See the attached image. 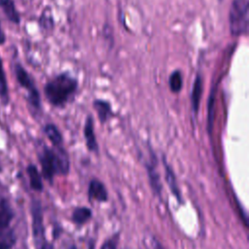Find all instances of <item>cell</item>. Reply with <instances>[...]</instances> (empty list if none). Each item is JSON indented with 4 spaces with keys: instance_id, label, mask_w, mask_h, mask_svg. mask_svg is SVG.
I'll return each instance as SVG.
<instances>
[{
    "instance_id": "cell-8",
    "label": "cell",
    "mask_w": 249,
    "mask_h": 249,
    "mask_svg": "<svg viewBox=\"0 0 249 249\" xmlns=\"http://www.w3.org/2000/svg\"><path fill=\"white\" fill-rule=\"evenodd\" d=\"M14 216L15 213L9 201L5 198H0V231L11 229Z\"/></svg>"
},
{
    "instance_id": "cell-21",
    "label": "cell",
    "mask_w": 249,
    "mask_h": 249,
    "mask_svg": "<svg viewBox=\"0 0 249 249\" xmlns=\"http://www.w3.org/2000/svg\"><path fill=\"white\" fill-rule=\"evenodd\" d=\"M5 42H6V35H5V32L2 29L1 21H0V46L3 45Z\"/></svg>"
},
{
    "instance_id": "cell-9",
    "label": "cell",
    "mask_w": 249,
    "mask_h": 249,
    "mask_svg": "<svg viewBox=\"0 0 249 249\" xmlns=\"http://www.w3.org/2000/svg\"><path fill=\"white\" fill-rule=\"evenodd\" d=\"M84 136L86 140V145L89 151L90 152H98V144L96 141L95 133H94V124L91 116H88L85 125H84Z\"/></svg>"
},
{
    "instance_id": "cell-20",
    "label": "cell",
    "mask_w": 249,
    "mask_h": 249,
    "mask_svg": "<svg viewBox=\"0 0 249 249\" xmlns=\"http://www.w3.org/2000/svg\"><path fill=\"white\" fill-rule=\"evenodd\" d=\"M213 107H214V90L211 92L209 96V104H208V116H207V130L210 134L213 127Z\"/></svg>"
},
{
    "instance_id": "cell-10",
    "label": "cell",
    "mask_w": 249,
    "mask_h": 249,
    "mask_svg": "<svg viewBox=\"0 0 249 249\" xmlns=\"http://www.w3.org/2000/svg\"><path fill=\"white\" fill-rule=\"evenodd\" d=\"M146 169H147L149 183H150V186H151V188L153 190V193L155 194V196L160 197L161 188L162 187H161L160 175H159V172L157 170V167H156L154 160H153L152 162H147L146 163Z\"/></svg>"
},
{
    "instance_id": "cell-22",
    "label": "cell",
    "mask_w": 249,
    "mask_h": 249,
    "mask_svg": "<svg viewBox=\"0 0 249 249\" xmlns=\"http://www.w3.org/2000/svg\"><path fill=\"white\" fill-rule=\"evenodd\" d=\"M154 241H155V245H154V246H155V249H163L160 243H159L157 240H154Z\"/></svg>"
},
{
    "instance_id": "cell-5",
    "label": "cell",
    "mask_w": 249,
    "mask_h": 249,
    "mask_svg": "<svg viewBox=\"0 0 249 249\" xmlns=\"http://www.w3.org/2000/svg\"><path fill=\"white\" fill-rule=\"evenodd\" d=\"M15 75L18 83L21 88L27 91V100L33 110L39 111L41 109V98L40 93L27 71L20 63L15 64Z\"/></svg>"
},
{
    "instance_id": "cell-7",
    "label": "cell",
    "mask_w": 249,
    "mask_h": 249,
    "mask_svg": "<svg viewBox=\"0 0 249 249\" xmlns=\"http://www.w3.org/2000/svg\"><path fill=\"white\" fill-rule=\"evenodd\" d=\"M162 163L164 165V177H165V181L166 184L168 186V188L170 189V192L172 193V195L176 197L177 201L179 203H183V198H182V195H181V191L179 189V186L177 184V180L175 177V174L173 172V169L170 167L169 164H167L165 159H162Z\"/></svg>"
},
{
    "instance_id": "cell-2",
    "label": "cell",
    "mask_w": 249,
    "mask_h": 249,
    "mask_svg": "<svg viewBox=\"0 0 249 249\" xmlns=\"http://www.w3.org/2000/svg\"><path fill=\"white\" fill-rule=\"evenodd\" d=\"M77 88V80L63 73L49 81L44 88V92L47 100L53 106L62 107L74 95Z\"/></svg>"
},
{
    "instance_id": "cell-12",
    "label": "cell",
    "mask_w": 249,
    "mask_h": 249,
    "mask_svg": "<svg viewBox=\"0 0 249 249\" xmlns=\"http://www.w3.org/2000/svg\"><path fill=\"white\" fill-rule=\"evenodd\" d=\"M26 173L29 179V185L32 190L36 192H42L43 191V181H42V176L34 164H28L26 167Z\"/></svg>"
},
{
    "instance_id": "cell-4",
    "label": "cell",
    "mask_w": 249,
    "mask_h": 249,
    "mask_svg": "<svg viewBox=\"0 0 249 249\" xmlns=\"http://www.w3.org/2000/svg\"><path fill=\"white\" fill-rule=\"evenodd\" d=\"M230 28L232 35L245 34L248 29V0H233L230 11Z\"/></svg>"
},
{
    "instance_id": "cell-3",
    "label": "cell",
    "mask_w": 249,
    "mask_h": 249,
    "mask_svg": "<svg viewBox=\"0 0 249 249\" xmlns=\"http://www.w3.org/2000/svg\"><path fill=\"white\" fill-rule=\"evenodd\" d=\"M30 211H31L32 236H33L35 248L36 249H53L46 238L41 202L37 199H33L31 202Z\"/></svg>"
},
{
    "instance_id": "cell-1",
    "label": "cell",
    "mask_w": 249,
    "mask_h": 249,
    "mask_svg": "<svg viewBox=\"0 0 249 249\" xmlns=\"http://www.w3.org/2000/svg\"><path fill=\"white\" fill-rule=\"evenodd\" d=\"M38 157L43 177L50 183L53 182L55 175H67L69 173V156L63 148L56 147V149H51L44 146Z\"/></svg>"
},
{
    "instance_id": "cell-16",
    "label": "cell",
    "mask_w": 249,
    "mask_h": 249,
    "mask_svg": "<svg viewBox=\"0 0 249 249\" xmlns=\"http://www.w3.org/2000/svg\"><path fill=\"white\" fill-rule=\"evenodd\" d=\"M44 132L49 138V140L53 143V146L55 147H60L61 143L63 141L62 139V134L57 128V126L53 124H47L44 126Z\"/></svg>"
},
{
    "instance_id": "cell-15",
    "label": "cell",
    "mask_w": 249,
    "mask_h": 249,
    "mask_svg": "<svg viewBox=\"0 0 249 249\" xmlns=\"http://www.w3.org/2000/svg\"><path fill=\"white\" fill-rule=\"evenodd\" d=\"M91 216H92V212L89 208L81 206V207H76L73 210L71 220L76 225H84L91 218Z\"/></svg>"
},
{
    "instance_id": "cell-13",
    "label": "cell",
    "mask_w": 249,
    "mask_h": 249,
    "mask_svg": "<svg viewBox=\"0 0 249 249\" xmlns=\"http://www.w3.org/2000/svg\"><path fill=\"white\" fill-rule=\"evenodd\" d=\"M93 107L97 113L100 123H102V124L106 123L113 115L110 103H108L104 100H100V99L95 100L93 102Z\"/></svg>"
},
{
    "instance_id": "cell-6",
    "label": "cell",
    "mask_w": 249,
    "mask_h": 249,
    "mask_svg": "<svg viewBox=\"0 0 249 249\" xmlns=\"http://www.w3.org/2000/svg\"><path fill=\"white\" fill-rule=\"evenodd\" d=\"M88 196L89 199H93L98 202H106L108 200V192L106 187L98 179L90 180L88 189Z\"/></svg>"
},
{
    "instance_id": "cell-23",
    "label": "cell",
    "mask_w": 249,
    "mask_h": 249,
    "mask_svg": "<svg viewBox=\"0 0 249 249\" xmlns=\"http://www.w3.org/2000/svg\"><path fill=\"white\" fill-rule=\"evenodd\" d=\"M89 249H94V247H93V245H92V244H90V246H89Z\"/></svg>"
},
{
    "instance_id": "cell-19",
    "label": "cell",
    "mask_w": 249,
    "mask_h": 249,
    "mask_svg": "<svg viewBox=\"0 0 249 249\" xmlns=\"http://www.w3.org/2000/svg\"><path fill=\"white\" fill-rule=\"evenodd\" d=\"M169 88L171 89L172 92H179L182 89V84H183V80H182V75L181 72L179 70L174 71L170 77H169Z\"/></svg>"
},
{
    "instance_id": "cell-11",
    "label": "cell",
    "mask_w": 249,
    "mask_h": 249,
    "mask_svg": "<svg viewBox=\"0 0 249 249\" xmlns=\"http://www.w3.org/2000/svg\"><path fill=\"white\" fill-rule=\"evenodd\" d=\"M0 8L11 22L15 24H18L20 22V16L17 10L14 0H0Z\"/></svg>"
},
{
    "instance_id": "cell-18",
    "label": "cell",
    "mask_w": 249,
    "mask_h": 249,
    "mask_svg": "<svg viewBox=\"0 0 249 249\" xmlns=\"http://www.w3.org/2000/svg\"><path fill=\"white\" fill-rule=\"evenodd\" d=\"M0 97L4 104L9 102V89H8V83L7 78L3 66V61L0 56Z\"/></svg>"
},
{
    "instance_id": "cell-24",
    "label": "cell",
    "mask_w": 249,
    "mask_h": 249,
    "mask_svg": "<svg viewBox=\"0 0 249 249\" xmlns=\"http://www.w3.org/2000/svg\"><path fill=\"white\" fill-rule=\"evenodd\" d=\"M2 171V165H1V162H0V172Z\"/></svg>"
},
{
    "instance_id": "cell-14",
    "label": "cell",
    "mask_w": 249,
    "mask_h": 249,
    "mask_svg": "<svg viewBox=\"0 0 249 249\" xmlns=\"http://www.w3.org/2000/svg\"><path fill=\"white\" fill-rule=\"evenodd\" d=\"M202 93V80L199 75L196 76L193 89H192V94H191V103H192V109L194 113H197L198 107H199V102H200V97Z\"/></svg>"
},
{
    "instance_id": "cell-17",
    "label": "cell",
    "mask_w": 249,
    "mask_h": 249,
    "mask_svg": "<svg viewBox=\"0 0 249 249\" xmlns=\"http://www.w3.org/2000/svg\"><path fill=\"white\" fill-rule=\"evenodd\" d=\"M16 242L17 235L12 228L7 231H0V249H12Z\"/></svg>"
}]
</instances>
